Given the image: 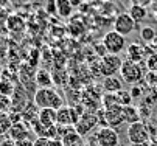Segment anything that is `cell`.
I'll use <instances>...</instances> for the list:
<instances>
[{
	"label": "cell",
	"instance_id": "cell-1",
	"mask_svg": "<svg viewBox=\"0 0 157 146\" xmlns=\"http://www.w3.org/2000/svg\"><path fill=\"white\" fill-rule=\"evenodd\" d=\"M33 103L37 106V109H55V110H58L64 106V99L55 87L37 89L34 92Z\"/></svg>",
	"mask_w": 157,
	"mask_h": 146
},
{
	"label": "cell",
	"instance_id": "cell-2",
	"mask_svg": "<svg viewBox=\"0 0 157 146\" xmlns=\"http://www.w3.org/2000/svg\"><path fill=\"white\" fill-rule=\"evenodd\" d=\"M126 134H128L129 143H131V144H136V146H145V144H148V143L151 141L148 126H146L143 121L129 124Z\"/></svg>",
	"mask_w": 157,
	"mask_h": 146
},
{
	"label": "cell",
	"instance_id": "cell-3",
	"mask_svg": "<svg viewBox=\"0 0 157 146\" xmlns=\"http://www.w3.org/2000/svg\"><path fill=\"white\" fill-rule=\"evenodd\" d=\"M120 73H121V78L126 84H132V86H137L142 79H145L142 64H136V62H131L128 59L123 62Z\"/></svg>",
	"mask_w": 157,
	"mask_h": 146
},
{
	"label": "cell",
	"instance_id": "cell-4",
	"mask_svg": "<svg viewBox=\"0 0 157 146\" xmlns=\"http://www.w3.org/2000/svg\"><path fill=\"white\" fill-rule=\"evenodd\" d=\"M103 45L107 51V54H120L124 48H126V39L124 36L118 34L115 30L114 31H109L104 34L103 37Z\"/></svg>",
	"mask_w": 157,
	"mask_h": 146
},
{
	"label": "cell",
	"instance_id": "cell-5",
	"mask_svg": "<svg viewBox=\"0 0 157 146\" xmlns=\"http://www.w3.org/2000/svg\"><path fill=\"white\" fill-rule=\"evenodd\" d=\"M56 114H58V126L64 128H75L81 118V114L76 110V107L70 106H62L61 109L56 110Z\"/></svg>",
	"mask_w": 157,
	"mask_h": 146
},
{
	"label": "cell",
	"instance_id": "cell-6",
	"mask_svg": "<svg viewBox=\"0 0 157 146\" xmlns=\"http://www.w3.org/2000/svg\"><path fill=\"white\" fill-rule=\"evenodd\" d=\"M98 66H100V73L104 78H109V76H114L117 72H120L123 61L117 54H106L104 58H101V62Z\"/></svg>",
	"mask_w": 157,
	"mask_h": 146
},
{
	"label": "cell",
	"instance_id": "cell-7",
	"mask_svg": "<svg viewBox=\"0 0 157 146\" xmlns=\"http://www.w3.org/2000/svg\"><path fill=\"white\" fill-rule=\"evenodd\" d=\"M95 140L98 146H118L120 143L118 132L109 126H101L95 134Z\"/></svg>",
	"mask_w": 157,
	"mask_h": 146
},
{
	"label": "cell",
	"instance_id": "cell-8",
	"mask_svg": "<svg viewBox=\"0 0 157 146\" xmlns=\"http://www.w3.org/2000/svg\"><path fill=\"white\" fill-rule=\"evenodd\" d=\"M137 24L134 22V19L128 14V13H120L117 14V17L114 19V28L118 34L121 36H128L136 30Z\"/></svg>",
	"mask_w": 157,
	"mask_h": 146
},
{
	"label": "cell",
	"instance_id": "cell-9",
	"mask_svg": "<svg viewBox=\"0 0 157 146\" xmlns=\"http://www.w3.org/2000/svg\"><path fill=\"white\" fill-rule=\"evenodd\" d=\"M98 124V117L95 114H82L79 121L76 123V126H75V131L79 134V135H86L89 134L95 126Z\"/></svg>",
	"mask_w": 157,
	"mask_h": 146
},
{
	"label": "cell",
	"instance_id": "cell-10",
	"mask_svg": "<svg viewBox=\"0 0 157 146\" xmlns=\"http://www.w3.org/2000/svg\"><path fill=\"white\" fill-rule=\"evenodd\" d=\"M104 124L109 128H114L120 126L121 123H124V115H123V106H114L110 109H106L104 114Z\"/></svg>",
	"mask_w": 157,
	"mask_h": 146
},
{
	"label": "cell",
	"instance_id": "cell-11",
	"mask_svg": "<svg viewBox=\"0 0 157 146\" xmlns=\"http://www.w3.org/2000/svg\"><path fill=\"white\" fill-rule=\"evenodd\" d=\"M30 134H31V128L27 123L20 121V123H14L11 126V129L8 132V138H11L14 141H19V140L30 138Z\"/></svg>",
	"mask_w": 157,
	"mask_h": 146
},
{
	"label": "cell",
	"instance_id": "cell-12",
	"mask_svg": "<svg viewBox=\"0 0 157 146\" xmlns=\"http://www.w3.org/2000/svg\"><path fill=\"white\" fill-rule=\"evenodd\" d=\"M37 121L45 128H55L58 124V114L55 109H39Z\"/></svg>",
	"mask_w": 157,
	"mask_h": 146
},
{
	"label": "cell",
	"instance_id": "cell-13",
	"mask_svg": "<svg viewBox=\"0 0 157 146\" xmlns=\"http://www.w3.org/2000/svg\"><path fill=\"white\" fill-rule=\"evenodd\" d=\"M61 143H62V146H86L84 137L79 135V134L75 131V128H70L69 131L62 135Z\"/></svg>",
	"mask_w": 157,
	"mask_h": 146
},
{
	"label": "cell",
	"instance_id": "cell-14",
	"mask_svg": "<svg viewBox=\"0 0 157 146\" xmlns=\"http://www.w3.org/2000/svg\"><path fill=\"white\" fill-rule=\"evenodd\" d=\"M126 56H128V61L136 62V64H142L145 61V47H142L140 44H131L126 48Z\"/></svg>",
	"mask_w": 157,
	"mask_h": 146
},
{
	"label": "cell",
	"instance_id": "cell-15",
	"mask_svg": "<svg viewBox=\"0 0 157 146\" xmlns=\"http://www.w3.org/2000/svg\"><path fill=\"white\" fill-rule=\"evenodd\" d=\"M103 89L106 93H117L123 90V82L117 76H109V78H104L103 81Z\"/></svg>",
	"mask_w": 157,
	"mask_h": 146
},
{
	"label": "cell",
	"instance_id": "cell-16",
	"mask_svg": "<svg viewBox=\"0 0 157 146\" xmlns=\"http://www.w3.org/2000/svg\"><path fill=\"white\" fill-rule=\"evenodd\" d=\"M34 81H36V84L39 86V89H44V87H53V76L50 75V72L44 70V69H40V70L36 72Z\"/></svg>",
	"mask_w": 157,
	"mask_h": 146
},
{
	"label": "cell",
	"instance_id": "cell-17",
	"mask_svg": "<svg viewBox=\"0 0 157 146\" xmlns=\"http://www.w3.org/2000/svg\"><path fill=\"white\" fill-rule=\"evenodd\" d=\"M55 11L61 17H69L72 16L73 6L70 3V0H55Z\"/></svg>",
	"mask_w": 157,
	"mask_h": 146
},
{
	"label": "cell",
	"instance_id": "cell-18",
	"mask_svg": "<svg viewBox=\"0 0 157 146\" xmlns=\"http://www.w3.org/2000/svg\"><path fill=\"white\" fill-rule=\"evenodd\" d=\"M128 14L134 19V22L139 24V22H142V20H145V19L148 17V9H146L145 6H136V5H131V6H129Z\"/></svg>",
	"mask_w": 157,
	"mask_h": 146
},
{
	"label": "cell",
	"instance_id": "cell-19",
	"mask_svg": "<svg viewBox=\"0 0 157 146\" xmlns=\"http://www.w3.org/2000/svg\"><path fill=\"white\" fill-rule=\"evenodd\" d=\"M123 115H124V123H129V124L142 121V117L139 114V109L132 107V106H124L123 107Z\"/></svg>",
	"mask_w": 157,
	"mask_h": 146
},
{
	"label": "cell",
	"instance_id": "cell-20",
	"mask_svg": "<svg viewBox=\"0 0 157 146\" xmlns=\"http://www.w3.org/2000/svg\"><path fill=\"white\" fill-rule=\"evenodd\" d=\"M6 27L11 31H22V30L25 28V22H24V19H22L20 16L11 14L8 17V20H6Z\"/></svg>",
	"mask_w": 157,
	"mask_h": 146
},
{
	"label": "cell",
	"instance_id": "cell-21",
	"mask_svg": "<svg viewBox=\"0 0 157 146\" xmlns=\"http://www.w3.org/2000/svg\"><path fill=\"white\" fill-rule=\"evenodd\" d=\"M11 126H13V121H11V118H10V114L0 112V137L8 135Z\"/></svg>",
	"mask_w": 157,
	"mask_h": 146
},
{
	"label": "cell",
	"instance_id": "cell-22",
	"mask_svg": "<svg viewBox=\"0 0 157 146\" xmlns=\"http://www.w3.org/2000/svg\"><path fill=\"white\" fill-rule=\"evenodd\" d=\"M140 39L143 40L145 44H151L152 40L155 39V30L152 27H149V25L142 27L140 28Z\"/></svg>",
	"mask_w": 157,
	"mask_h": 146
},
{
	"label": "cell",
	"instance_id": "cell-23",
	"mask_svg": "<svg viewBox=\"0 0 157 146\" xmlns=\"http://www.w3.org/2000/svg\"><path fill=\"white\" fill-rule=\"evenodd\" d=\"M16 92L13 82H10L8 79L2 78L0 79V95H5V96H11L13 93Z\"/></svg>",
	"mask_w": 157,
	"mask_h": 146
},
{
	"label": "cell",
	"instance_id": "cell-24",
	"mask_svg": "<svg viewBox=\"0 0 157 146\" xmlns=\"http://www.w3.org/2000/svg\"><path fill=\"white\" fill-rule=\"evenodd\" d=\"M34 146H62L61 140L58 138H36L34 140Z\"/></svg>",
	"mask_w": 157,
	"mask_h": 146
},
{
	"label": "cell",
	"instance_id": "cell-25",
	"mask_svg": "<svg viewBox=\"0 0 157 146\" xmlns=\"http://www.w3.org/2000/svg\"><path fill=\"white\" fill-rule=\"evenodd\" d=\"M11 110H13V99H11V96L0 95V112L10 114Z\"/></svg>",
	"mask_w": 157,
	"mask_h": 146
},
{
	"label": "cell",
	"instance_id": "cell-26",
	"mask_svg": "<svg viewBox=\"0 0 157 146\" xmlns=\"http://www.w3.org/2000/svg\"><path fill=\"white\" fill-rule=\"evenodd\" d=\"M145 82L149 86V87H157V73H154V72H148L146 75H145Z\"/></svg>",
	"mask_w": 157,
	"mask_h": 146
},
{
	"label": "cell",
	"instance_id": "cell-27",
	"mask_svg": "<svg viewBox=\"0 0 157 146\" xmlns=\"http://www.w3.org/2000/svg\"><path fill=\"white\" fill-rule=\"evenodd\" d=\"M146 64H148L149 72L157 73V54H151V56L146 59Z\"/></svg>",
	"mask_w": 157,
	"mask_h": 146
},
{
	"label": "cell",
	"instance_id": "cell-28",
	"mask_svg": "<svg viewBox=\"0 0 157 146\" xmlns=\"http://www.w3.org/2000/svg\"><path fill=\"white\" fill-rule=\"evenodd\" d=\"M152 3V0H131V5H136V6H148Z\"/></svg>",
	"mask_w": 157,
	"mask_h": 146
},
{
	"label": "cell",
	"instance_id": "cell-29",
	"mask_svg": "<svg viewBox=\"0 0 157 146\" xmlns=\"http://www.w3.org/2000/svg\"><path fill=\"white\" fill-rule=\"evenodd\" d=\"M16 144H17V146H34V141L30 140V138H25V140H19V141H16Z\"/></svg>",
	"mask_w": 157,
	"mask_h": 146
},
{
	"label": "cell",
	"instance_id": "cell-30",
	"mask_svg": "<svg viewBox=\"0 0 157 146\" xmlns=\"http://www.w3.org/2000/svg\"><path fill=\"white\" fill-rule=\"evenodd\" d=\"M129 93H131V96H132V98H139V96L142 95V92H140V87H139V86H134V87L131 89V92H129Z\"/></svg>",
	"mask_w": 157,
	"mask_h": 146
},
{
	"label": "cell",
	"instance_id": "cell-31",
	"mask_svg": "<svg viewBox=\"0 0 157 146\" xmlns=\"http://www.w3.org/2000/svg\"><path fill=\"white\" fill-rule=\"evenodd\" d=\"M0 146H17V144H16L14 140H11V138H5V140L0 141Z\"/></svg>",
	"mask_w": 157,
	"mask_h": 146
},
{
	"label": "cell",
	"instance_id": "cell-32",
	"mask_svg": "<svg viewBox=\"0 0 157 146\" xmlns=\"http://www.w3.org/2000/svg\"><path fill=\"white\" fill-rule=\"evenodd\" d=\"M84 2H86V0H70V3H72V6H73V8H76V6L82 5Z\"/></svg>",
	"mask_w": 157,
	"mask_h": 146
},
{
	"label": "cell",
	"instance_id": "cell-33",
	"mask_svg": "<svg viewBox=\"0 0 157 146\" xmlns=\"http://www.w3.org/2000/svg\"><path fill=\"white\" fill-rule=\"evenodd\" d=\"M10 3V0H0V8H5Z\"/></svg>",
	"mask_w": 157,
	"mask_h": 146
},
{
	"label": "cell",
	"instance_id": "cell-34",
	"mask_svg": "<svg viewBox=\"0 0 157 146\" xmlns=\"http://www.w3.org/2000/svg\"><path fill=\"white\" fill-rule=\"evenodd\" d=\"M0 73H2V62H0Z\"/></svg>",
	"mask_w": 157,
	"mask_h": 146
},
{
	"label": "cell",
	"instance_id": "cell-35",
	"mask_svg": "<svg viewBox=\"0 0 157 146\" xmlns=\"http://www.w3.org/2000/svg\"><path fill=\"white\" fill-rule=\"evenodd\" d=\"M128 146H136V144H128Z\"/></svg>",
	"mask_w": 157,
	"mask_h": 146
},
{
	"label": "cell",
	"instance_id": "cell-36",
	"mask_svg": "<svg viewBox=\"0 0 157 146\" xmlns=\"http://www.w3.org/2000/svg\"><path fill=\"white\" fill-rule=\"evenodd\" d=\"M95 2H100V0H95Z\"/></svg>",
	"mask_w": 157,
	"mask_h": 146
}]
</instances>
